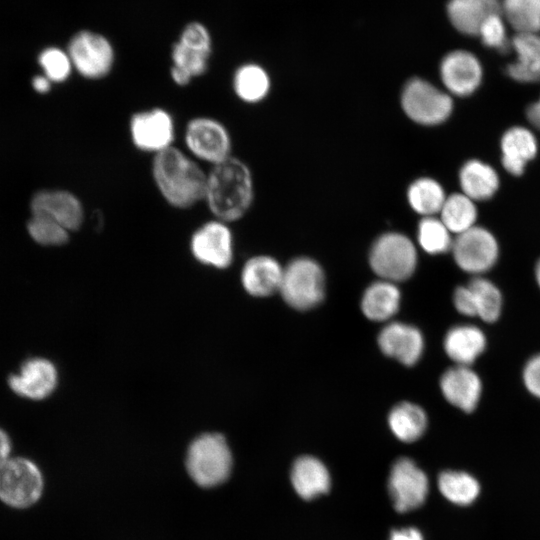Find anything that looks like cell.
Instances as JSON below:
<instances>
[{"label":"cell","mask_w":540,"mask_h":540,"mask_svg":"<svg viewBox=\"0 0 540 540\" xmlns=\"http://www.w3.org/2000/svg\"><path fill=\"white\" fill-rule=\"evenodd\" d=\"M254 200V180L248 165L230 156L207 172L204 202L214 218L231 223L249 211Z\"/></svg>","instance_id":"obj_1"},{"label":"cell","mask_w":540,"mask_h":540,"mask_svg":"<svg viewBox=\"0 0 540 540\" xmlns=\"http://www.w3.org/2000/svg\"><path fill=\"white\" fill-rule=\"evenodd\" d=\"M151 174L160 195L171 207L184 210L204 201L207 173L177 147L153 155Z\"/></svg>","instance_id":"obj_2"},{"label":"cell","mask_w":540,"mask_h":540,"mask_svg":"<svg viewBox=\"0 0 540 540\" xmlns=\"http://www.w3.org/2000/svg\"><path fill=\"white\" fill-rule=\"evenodd\" d=\"M233 458L225 438L205 433L195 438L186 455V469L191 479L203 488H213L230 476Z\"/></svg>","instance_id":"obj_3"},{"label":"cell","mask_w":540,"mask_h":540,"mask_svg":"<svg viewBox=\"0 0 540 540\" xmlns=\"http://www.w3.org/2000/svg\"><path fill=\"white\" fill-rule=\"evenodd\" d=\"M371 269L390 282L408 279L417 266V249L411 239L400 232H386L373 242L369 251Z\"/></svg>","instance_id":"obj_4"},{"label":"cell","mask_w":540,"mask_h":540,"mask_svg":"<svg viewBox=\"0 0 540 540\" xmlns=\"http://www.w3.org/2000/svg\"><path fill=\"white\" fill-rule=\"evenodd\" d=\"M405 115L414 123L436 126L445 122L453 111V100L444 92L422 78L409 79L400 95Z\"/></svg>","instance_id":"obj_5"},{"label":"cell","mask_w":540,"mask_h":540,"mask_svg":"<svg viewBox=\"0 0 540 540\" xmlns=\"http://www.w3.org/2000/svg\"><path fill=\"white\" fill-rule=\"evenodd\" d=\"M279 292L292 308L308 310L324 298L325 277L321 266L308 257H298L284 267Z\"/></svg>","instance_id":"obj_6"},{"label":"cell","mask_w":540,"mask_h":540,"mask_svg":"<svg viewBox=\"0 0 540 540\" xmlns=\"http://www.w3.org/2000/svg\"><path fill=\"white\" fill-rule=\"evenodd\" d=\"M44 479L30 459L11 457L0 467V500L15 509H26L41 498Z\"/></svg>","instance_id":"obj_7"},{"label":"cell","mask_w":540,"mask_h":540,"mask_svg":"<svg viewBox=\"0 0 540 540\" xmlns=\"http://www.w3.org/2000/svg\"><path fill=\"white\" fill-rule=\"evenodd\" d=\"M184 143L193 158L215 165L232 156L228 129L209 116L190 119L184 130Z\"/></svg>","instance_id":"obj_8"},{"label":"cell","mask_w":540,"mask_h":540,"mask_svg":"<svg viewBox=\"0 0 540 540\" xmlns=\"http://www.w3.org/2000/svg\"><path fill=\"white\" fill-rule=\"evenodd\" d=\"M67 52L73 68L84 78L99 80L111 72L115 62L114 48L104 35L81 30L70 39Z\"/></svg>","instance_id":"obj_9"},{"label":"cell","mask_w":540,"mask_h":540,"mask_svg":"<svg viewBox=\"0 0 540 540\" xmlns=\"http://www.w3.org/2000/svg\"><path fill=\"white\" fill-rule=\"evenodd\" d=\"M451 251L458 267L475 276L489 271L499 257V246L494 235L476 225L456 235Z\"/></svg>","instance_id":"obj_10"},{"label":"cell","mask_w":540,"mask_h":540,"mask_svg":"<svg viewBox=\"0 0 540 540\" xmlns=\"http://www.w3.org/2000/svg\"><path fill=\"white\" fill-rule=\"evenodd\" d=\"M129 133L133 145L140 151L153 155L173 146L175 123L164 108L153 107L131 115Z\"/></svg>","instance_id":"obj_11"},{"label":"cell","mask_w":540,"mask_h":540,"mask_svg":"<svg viewBox=\"0 0 540 540\" xmlns=\"http://www.w3.org/2000/svg\"><path fill=\"white\" fill-rule=\"evenodd\" d=\"M228 224L214 218L203 223L193 232L190 250L196 260L219 269L231 264L233 235Z\"/></svg>","instance_id":"obj_12"},{"label":"cell","mask_w":540,"mask_h":540,"mask_svg":"<svg viewBox=\"0 0 540 540\" xmlns=\"http://www.w3.org/2000/svg\"><path fill=\"white\" fill-rule=\"evenodd\" d=\"M388 486L395 509L407 512L422 505L429 484L425 473L411 459L400 458L392 466Z\"/></svg>","instance_id":"obj_13"},{"label":"cell","mask_w":540,"mask_h":540,"mask_svg":"<svg viewBox=\"0 0 540 540\" xmlns=\"http://www.w3.org/2000/svg\"><path fill=\"white\" fill-rule=\"evenodd\" d=\"M440 78L447 92L466 97L476 91L482 81V66L478 58L469 51L454 50L441 60Z\"/></svg>","instance_id":"obj_14"},{"label":"cell","mask_w":540,"mask_h":540,"mask_svg":"<svg viewBox=\"0 0 540 540\" xmlns=\"http://www.w3.org/2000/svg\"><path fill=\"white\" fill-rule=\"evenodd\" d=\"M33 215L48 217L69 232L81 227L84 221V208L79 198L66 190L40 191L31 201Z\"/></svg>","instance_id":"obj_15"},{"label":"cell","mask_w":540,"mask_h":540,"mask_svg":"<svg viewBox=\"0 0 540 540\" xmlns=\"http://www.w3.org/2000/svg\"><path fill=\"white\" fill-rule=\"evenodd\" d=\"M440 389L451 405L471 413L479 404L483 385L479 375L470 366L454 365L443 372Z\"/></svg>","instance_id":"obj_16"},{"label":"cell","mask_w":540,"mask_h":540,"mask_svg":"<svg viewBox=\"0 0 540 540\" xmlns=\"http://www.w3.org/2000/svg\"><path fill=\"white\" fill-rule=\"evenodd\" d=\"M57 370L44 358H31L23 363L18 374L9 377L8 383L17 395L41 400L48 397L57 385Z\"/></svg>","instance_id":"obj_17"},{"label":"cell","mask_w":540,"mask_h":540,"mask_svg":"<svg viewBox=\"0 0 540 540\" xmlns=\"http://www.w3.org/2000/svg\"><path fill=\"white\" fill-rule=\"evenodd\" d=\"M378 344L385 355L406 366L415 365L424 350V338L421 331L401 322L386 325L378 335Z\"/></svg>","instance_id":"obj_18"},{"label":"cell","mask_w":540,"mask_h":540,"mask_svg":"<svg viewBox=\"0 0 540 540\" xmlns=\"http://www.w3.org/2000/svg\"><path fill=\"white\" fill-rule=\"evenodd\" d=\"M443 346L455 365L471 366L485 351L487 338L479 327L460 324L447 331Z\"/></svg>","instance_id":"obj_19"},{"label":"cell","mask_w":540,"mask_h":540,"mask_svg":"<svg viewBox=\"0 0 540 540\" xmlns=\"http://www.w3.org/2000/svg\"><path fill=\"white\" fill-rule=\"evenodd\" d=\"M284 268L273 257L258 255L243 266L241 281L245 290L256 297H265L279 291Z\"/></svg>","instance_id":"obj_20"},{"label":"cell","mask_w":540,"mask_h":540,"mask_svg":"<svg viewBox=\"0 0 540 540\" xmlns=\"http://www.w3.org/2000/svg\"><path fill=\"white\" fill-rule=\"evenodd\" d=\"M516 61L506 68L513 80L521 83L540 81V35L539 33L515 34L511 38Z\"/></svg>","instance_id":"obj_21"},{"label":"cell","mask_w":540,"mask_h":540,"mask_svg":"<svg viewBox=\"0 0 540 540\" xmlns=\"http://www.w3.org/2000/svg\"><path fill=\"white\" fill-rule=\"evenodd\" d=\"M502 165L514 176L523 174L527 163L537 153V141L533 133L525 127L509 128L501 139Z\"/></svg>","instance_id":"obj_22"},{"label":"cell","mask_w":540,"mask_h":540,"mask_svg":"<svg viewBox=\"0 0 540 540\" xmlns=\"http://www.w3.org/2000/svg\"><path fill=\"white\" fill-rule=\"evenodd\" d=\"M496 13H501V0H449L447 4L451 24L470 36H477L483 21Z\"/></svg>","instance_id":"obj_23"},{"label":"cell","mask_w":540,"mask_h":540,"mask_svg":"<svg viewBox=\"0 0 540 540\" xmlns=\"http://www.w3.org/2000/svg\"><path fill=\"white\" fill-rule=\"evenodd\" d=\"M291 481L297 494L306 500L326 493L330 487L327 468L312 456H302L294 462Z\"/></svg>","instance_id":"obj_24"},{"label":"cell","mask_w":540,"mask_h":540,"mask_svg":"<svg viewBox=\"0 0 540 540\" xmlns=\"http://www.w3.org/2000/svg\"><path fill=\"white\" fill-rule=\"evenodd\" d=\"M459 183L463 194L473 201H483L498 190L499 177L490 165L472 159L461 167Z\"/></svg>","instance_id":"obj_25"},{"label":"cell","mask_w":540,"mask_h":540,"mask_svg":"<svg viewBox=\"0 0 540 540\" xmlns=\"http://www.w3.org/2000/svg\"><path fill=\"white\" fill-rule=\"evenodd\" d=\"M400 300V290L395 283L380 280L365 290L361 299V309L372 321H386L398 311Z\"/></svg>","instance_id":"obj_26"},{"label":"cell","mask_w":540,"mask_h":540,"mask_svg":"<svg viewBox=\"0 0 540 540\" xmlns=\"http://www.w3.org/2000/svg\"><path fill=\"white\" fill-rule=\"evenodd\" d=\"M232 87L237 98L244 103L255 104L269 94L271 79L264 67L256 63L239 66L232 78Z\"/></svg>","instance_id":"obj_27"},{"label":"cell","mask_w":540,"mask_h":540,"mask_svg":"<svg viewBox=\"0 0 540 540\" xmlns=\"http://www.w3.org/2000/svg\"><path fill=\"white\" fill-rule=\"evenodd\" d=\"M446 197L442 185L430 177L415 179L406 191L408 205L421 217L439 214Z\"/></svg>","instance_id":"obj_28"},{"label":"cell","mask_w":540,"mask_h":540,"mask_svg":"<svg viewBox=\"0 0 540 540\" xmlns=\"http://www.w3.org/2000/svg\"><path fill=\"white\" fill-rule=\"evenodd\" d=\"M388 423L399 440L409 443L418 440L424 434L428 419L419 405L401 402L390 411Z\"/></svg>","instance_id":"obj_29"},{"label":"cell","mask_w":540,"mask_h":540,"mask_svg":"<svg viewBox=\"0 0 540 540\" xmlns=\"http://www.w3.org/2000/svg\"><path fill=\"white\" fill-rule=\"evenodd\" d=\"M438 215L449 231L458 235L475 226L477 209L468 196L453 193L446 197Z\"/></svg>","instance_id":"obj_30"},{"label":"cell","mask_w":540,"mask_h":540,"mask_svg":"<svg viewBox=\"0 0 540 540\" xmlns=\"http://www.w3.org/2000/svg\"><path fill=\"white\" fill-rule=\"evenodd\" d=\"M501 14L516 34L540 32V0H501Z\"/></svg>","instance_id":"obj_31"},{"label":"cell","mask_w":540,"mask_h":540,"mask_svg":"<svg viewBox=\"0 0 540 540\" xmlns=\"http://www.w3.org/2000/svg\"><path fill=\"white\" fill-rule=\"evenodd\" d=\"M467 285L474 298L476 317L486 323L496 322L501 316L503 305L500 289L482 276H475Z\"/></svg>","instance_id":"obj_32"},{"label":"cell","mask_w":540,"mask_h":540,"mask_svg":"<svg viewBox=\"0 0 540 540\" xmlns=\"http://www.w3.org/2000/svg\"><path fill=\"white\" fill-rule=\"evenodd\" d=\"M438 486L446 499L461 506L473 503L480 493L478 481L462 471L442 472L438 478Z\"/></svg>","instance_id":"obj_33"},{"label":"cell","mask_w":540,"mask_h":540,"mask_svg":"<svg viewBox=\"0 0 540 540\" xmlns=\"http://www.w3.org/2000/svg\"><path fill=\"white\" fill-rule=\"evenodd\" d=\"M451 232L439 217H421L417 226V242L428 254L437 255L451 251Z\"/></svg>","instance_id":"obj_34"},{"label":"cell","mask_w":540,"mask_h":540,"mask_svg":"<svg viewBox=\"0 0 540 540\" xmlns=\"http://www.w3.org/2000/svg\"><path fill=\"white\" fill-rule=\"evenodd\" d=\"M28 232L41 245L59 246L69 240V231L54 220L33 215L28 222Z\"/></svg>","instance_id":"obj_35"},{"label":"cell","mask_w":540,"mask_h":540,"mask_svg":"<svg viewBox=\"0 0 540 540\" xmlns=\"http://www.w3.org/2000/svg\"><path fill=\"white\" fill-rule=\"evenodd\" d=\"M38 62L51 82H64L73 69L68 52L57 47L44 49L38 57Z\"/></svg>","instance_id":"obj_36"},{"label":"cell","mask_w":540,"mask_h":540,"mask_svg":"<svg viewBox=\"0 0 540 540\" xmlns=\"http://www.w3.org/2000/svg\"><path fill=\"white\" fill-rule=\"evenodd\" d=\"M477 36L482 43L499 52L512 50L511 39L507 37L505 21L501 13L490 15L481 24Z\"/></svg>","instance_id":"obj_37"},{"label":"cell","mask_w":540,"mask_h":540,"mask_svg":"<svg viewBox=\"0 0 540 540\" xmlns=\"http://www.w3.org/2000/svg\"><path fill=\"white\" fill-rule=\"evenodd\" d=\"M171 58L172 65L185 70L195 78L208 70L210 56L192 50L177 41L172 46Z\"/></svg>","instance_id":"obj_38"},{"label":"cell","mask_w":540,"mask_h":540,"mask_svg":"<svg viewBox=\"0 0 540 540\" xmlns=\"http://www.w3.org/2000/svg\"><path fill=\"white\" fill-rule=\"evenodd\" d=\"M184 46L211 56L212 38L209 30L200 22L187 24L178 40Z\"/></svg>","instance_id":"obj_39"},{"label":"cell","mask_w":540,"mask_h":540,"mask_svg":"<svg viewBox=\"0 0 540 540\" xmlns=\"http://www.w3.org/2000/svg\"><path fill=\"white\" fill-rule=\"evenodd\" d=\"M522 380L526 390L540 399V353L527 360L523 367Z\"/></svg>","instance_id":"obj_40"},{"label":"cell","mask_w":540,"mask_h":540,"mask_svg":"<svg viewBox=\"0 0 540 540\" xmlns=\"http://www.w3.org/2000/svg\"><path fill=\"white\" fill-rule=\"evenodd\" d=\"M453 304L460 314L468 317H476L475 302L468 285L458 286L455 289L453 293Z\"/></svg>","instance_id":"obj_41"},{"label":"cell","mask_w":540,"mask_h":540,"mask_svg":"<svg viewBox=\"0 0 540 540\" xmlns=\"http://www.w3.org/2000/svg\"><path fill=\"white\" fill-rule=\"evenodd\" d=\"M390 540H423V536L415 528H403L392 531Z\"/></svg>","instance_id":"obj_42"},{"label":"cell","mask_w":540,"mask_h":540,"mask_svg":"<svg viewBox=\"0 0 540 540\" xmlns=\"http://www.w3.org/2000/svg\"><path fill=\"white\" fill-rule=\"evenodd\" d=\"M12 443L8 434L0 428V467L11 458Z\"/></svg>","instance_id":"obj_43"},{"label":"cell","mask_w":540,"mask_h":540,"mask_svg":"<svg viewBox=\"0 0 540 540\" xmlns=\"http://www.w3.org/2000/svg\"><path fill=\"white\" fill-rule=\"evenodd\" d=\"M170 76L172 81L178 86H186L193 79L188 72L174 65L170 68Z\"/></svg>","instance_id":"obj_44"},{"label":"cell","mask_w":540,"mask_h":540,"mask_svg":"<svg viewBox=\"0 0 540 540\" xmlns=\"http://www.w3.org/2000/svg\"><path fill=\"white\" fill-rule=\"evenodd\" d=\"M526 116L529 122L540 130V98L527 107Z\"/></svg>","instance_id":"obj_45"},{"label":"cell","mask_w":540,"mask_h":540,"mask_svg":"<svg viewBox=\"0 0 540 540\" xmlns=\"http://www.w3.org/2000/svg\"><path fill=\"white\" fill-rule=\"evenodd\" d=\"M32 86L37 92L46 93L51 88V81L45 75L35 76Z\"/></svg>","instance_id":"obj_46"},{"label":"cell","mask_w":540,"mask_h":540,"mask_svg":"<svg viewBox=\"0 0 540 540\" xmlns=\"http://www.w3.org/2000/svg\"><path fill=\"white\" fill-rule=\"evenodd\" d=\"M535 279H536L538 287L540 288V259L538 260L535 266Z\"/></svg>","instance_id":"obj_47"}]
</instances>
